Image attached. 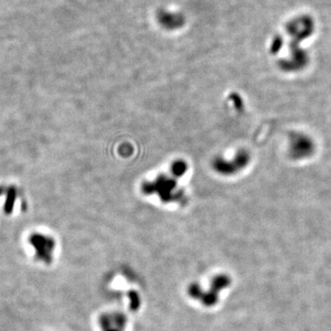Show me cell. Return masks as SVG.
I'll return each mask as SVG.
<instances>
[{
    "mask_svg": "<svg viewBox=\"0 0 331 331\" xmlns=\"http://www.w3.org/2000/svg\"><path fill=\"white\" fill-rule=\"evenodd\" d=\"M30 242L34 247L36 257L43 261L50 259V254L54 249V242L51 237L41 234H34L31 237Z\"/></svg>",
    "mask_w": 331,
    "mask_h": 331,
    "instance_id": "cell-1",
    "label": "cell"
},
{
    "mask_svg": "<svg viewBox=\"0 0 331 331\" xmlns=\"http://www.w3.org/2000/svg\"><path fill=\"white\" fill-rule=\"evenodd\" d=\"M157 20L163 27L169 30L179 29L182 27L185 22V18L183 14L168 10H160L157 13Z\"/></svg>",
    "mask_w": 331,
    "mask_h": 331,
    "instance_id": "cell-2",
    "label": "cell"
}]
</instances>
